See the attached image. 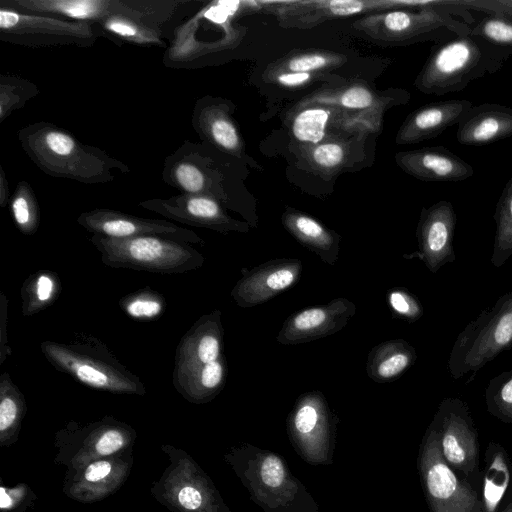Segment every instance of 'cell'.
Listing matches in <instances>:
<instances>
[{
	"label": "cell",
	"instance_id": "1",
	"mask_svg": "<svg viewBox=\"0 0 512 512\" xmlns=\"http://www.w3.org/2000/svg\"><path fill=\"white\" fill-rule=\"evenodd\" d=\"M18 140L31 161L52 177L86 184L110 182L113 171L126 173L127 165L97 147L79 142L65 130L47 122L21 128Z\"/></svg>",
	"mask_w": 512,
	"mask_h": 512
},
{
	"label": "cell",
	"instance_id": "2",
	"mask_svg": "<svg viewBox=\"0 0 512 512\" xmlns=\"http://www.w3.org/2000/svg\"><path fill=\"white\" fill-rule=\"evenodd\" d=\"M263 512H320L317 501L277 453L249 443L223 456Z\"/></svg>",
	"mask_w": 512,
	"mask_h": 512
},
{
	"label": "cell",
	"instance_id": "3",
	"mask_svg": "<svg viewBox=\"0 0 512 512\" xmlns=\"http://www.w3.org/2000/svg\"><path fill=\"white\" fill-rule=\"evenodd\" d=\"M512 57V50L471 32L437 43L417 75L422 93L442 96L465 89L470 82L496 73Z\"/></svg>",
	"mask_w": 512,
	"mask_h": 512
},
{
	"label": "cell",
	"instance_id": "4",
	"mask_svg": "<svg viewBox=\"0 0 512 512\" xmlns=\"http://www.w3.org/2000/svg\"><path fill=\"white\" fill-rule=\"evenodd\" d=\"M475 20L455 0H432L416 10L393 9L367 14L353 23L366 37L390 45L441 43L471 32Z\"/></svg>",
	"mask_w": 512,
	"mask_h": 512
},
{
	"label": "cell",
	"instance_id": "5",
	"mask_svg": "<svg viewBox=\"0 0 512 512\" xmlns=\"http://www.w3.org/2000/svg\"><path fill=\"white\" fill-rule=\"evenodd\" d=\"M188 1L166 0H1L0 6L70 21L99 23L122 17L159 28Z\"/></svg>",
	"mask_w": 512,
	"mask_h": 512
},
{
	"label": "cell",
	"instance_id": "6",
	"mask_svg": "<svg viewBox=\"0 0 512 512\" xmlns=\"http://www.w3.org/2000/svg\"><path fill=\"white\" fill-rule=\"evenodd\" d=\"M512 347V290L500 296L493 307L483 310L459 333L447 369L457 380L476 373L501 352Z\"/></svg>",
	"mask_w": 512,
	"mask_h": 512
},
{
	"label": "cell",
	"instance_id": "7",
	"mask_svg": "<svg viewBox=\"0 0 512 512\" xmlns=\"http://www.w3.org/2000/svg\"><path fill=\"white\" fill-rule=\"evenodd\" d=\"M169 464L150 488L172 512H231L209 475L184 450L161 445Z\"/></svg>",
	"mask_w": 512,
	"mask_h": 512
},
{
	"label": "cell",
	"instance_id": "8",
	"mask_svg": "<svg viewBox=\"0 0 512 512\" xmlns=\"http://www.w3.org/2000/svg\"><path fill=\"white\" fill-rule=\"evenodd\" d=\"M441 454L458 477L480 492L482 467L478 432L466 402L444 398L431 422Z\"/></svg>",
	"mask_w": 512,
	"mask_h": 512
},
{
	"label": "cell",
	"instance_id": "9",
	"mask_svg": "<svg viewBox=\"0 0 512 512\" xmlns=\"http://www.w3.org/2000/svg\"><path fill=\"white\" fill-rule=\"evenodd\" d=\"M103 36L106 34L97 23L70 21L4 7L0 9V39L14 45L87 48Z\"/></svg>",
	"mask_w": 512,
	"mask_h": 512
},
{
	"label": "cell",
	"instance_id": "10",
	"mask_svg": "<svg viewBox=\"0 0 512 512\" xmlns=\"http://www.w3.org/2000/svg\"><path fill=\"white\" fill-rule=\"evenodd\" d=\"M417 468L430 512H480L479 492L444 460L431 423L419 446Z\"/></svg>",
	"mask_w": 512,
	"mask_h": 512
},
{
	"label": "cell",
	"instance_id": "11",
	"mask_svg": "<svg viewBox=\"0 0 512 512\" xmlns=\"http://www.w3.org/2000/svg\"><path fill=\"white\" fill-rule=\"evenodd\" d=\"M136 432L129 425L104 419L84 427L68 425L55 435L54 462L76 471L98 459L133 449Z\"/></svg>",
	"mask_w": 512,
	"mask_h": 512
},
{
	"label": "cell",
	"instance_id": "12",
	"mask_svg": "<svg viewBox=\"0 0 512 512\" xmlns=\"http://www.w3.org/2000/svg\"><path fill=\"white\" fill-rule=\"evenodd\" d=\"M384 111H348L324 104L296 105L290 132L302 150L332 137L375 133L381 128Z\"/></svg>",
	"mask_w": 512,
	"mask_h": 512
},
{
	"label": "cell",
	"instance_id": "13",
	"mask_svg": "<svg viewBox=\"0 0 512 512\" xmlns=\"http://www.w3.org/2000/svg\"><path fill=\"white\" fill-rule=\"evenodd\" d=\"M337 419L323 401L317 398L302 400L287 421L290 443L306 463L331 465L336 443Z\"/></svg>",
	"mask_w": 512,
	"mask_h": 512
},
{
	"label": "cell",
	"instance_id": "14",
	"mask_svg": "<svg viewBox=\"0 0 512 512\" xmlns=\"http://www.w3.org/2000/svg\"><path fill=\"white\" fill-rule=\"evenodd\" d=\"M132 449L93 461L76 471H66L62 490L70 499L93 503L117 492L133 465Z\"/></svg>",
	"mask_w": 512,
	"mask_h": 512
},
{
	"label": "cell",
	"instance_id": "15",
	"mask_svg": "<svg viewBox=\"0 0 512 512\" xmlns=\"http://www.w3.org/2000/svg\"><path fill=\"white\" fill-rule=\"evenodd\" d=\"M274 13L285 27L311 28L324 21L394 8H421L425 1L324 0L274 4Z\"/></svg>",
	"mask_w": 512,
	"mask_h": 512
},
{
	"label": "cell",
	"instance_id": "16",
	"mask_svg": "<svg viewBox=\"0 0 512 512\" xmlns=\"http://www.w3.org/2000/svg\"><path fill=\"white\" fill-rule=\"evenodd\" d=\"M456 213L450 201L440 200L423 208L417 227L419 256L435 273L446 263L455 261L453 238Z\"/></svg>",
	"mask_w": 512,
	"mask_h": 512
},
{
	"label": "cell",
	"instance_id": "17",
	"mask_svg": "<svg viewBox=\"0 0 512 512\" xmlns=\"http://www.w3.org/2000/svg\"><path fill=\"white\" fill-rule=\"evenodd\" d=\"M397 165L410 176L428 182H460L474 175V168L444 146L402 151Z\"/></svg>",
	"mask_w": 512,
	"mask_h": 512
},
{
	"label": "cell",
	"instance_id": "18",
	"mask_svg": "<svg viewBox=\"0 0 512 512\" xmlns=\"http://www.w3.org/2000/svg\"><path fill=\"white\" fill-rule=\"evenodd\" d=\"M473 106L466 99H450L428 103L410 113L400 126L395 142L410 145L432 139L453 125Z\"/></svg>",
	"mask_w": 512,
	"mask_h": 512
},
{
	"label": "cell",
	"instance_id": "19",
	"mask_svg": "<svg viewBox=\"0 0 512 512\" xmlns=\"http://www.w3.org/2000/svg\"><path fill=\"white\" fill-rule=\"evenodd\" d=\"M512 136V108L498 103L473 105L457 125L461 145L483 146Z\"/></svg>",
	"mask_w": 512,
	"mask_h": 512
},
{
	"label": "cell",
	"instance_id": "20",
	"mask_svg": "<svg viewBox=\"0 0 512 512\" xmlns=\"http://www.w3.org/2000/svg\"><path fill=\"white\" fill-rule=\"evenodd\" d=\"M79 222L87 229L113 239H126L146 234L180 235L182 237L189 233L171 223L140 219L105 209L84 213L79 217Z\"/></svg>",
	"mask_w": 512,
	"mask_h": 512
},
{
	"label": "cell",
	"instance_id": "21",
	"mask_svg": "<svg viewBox=\"0 0 512 512\" xmlns=\"http://www.w3.org/2000/svg\"><path fill=\"white\" fill-rule=\"evenodd\" d=\"M511 489L512 459L504 446L490 441L483 457L480 512H499Z\"/></svg>",
	"mask_w": 512,
	"mask_h": 512
},
{
	"label": "cell",
	"instance_id": "22",
	"mask_svg": "<svg viewBox=\"0 0 512 512\" xmlns=\"http://www.w3.org/2000/svg\"><path fill=\"white\" fill-rule=\"evenodd\" d=\"M301 270L299 263H279L252 272L244 278L237 289V299L251 306L268 300L291 286Z\"/></svg>",
	"mask_w": 512,
	"mask_h": 512
},
{
	"label": "cell",
	"instance_id": "23",
	"mask_svg": "<svg viewBox=\"0 0 512 512\" xmlns=\"http://www.w3.org/2000/svg\"><path fill=\"white\" fill-rule=\"evenodd\" d=\"M193 124L213 145L225 153L240 157L244 142L228 112L220 104L203 103L195 107Z\"/></svg>",
	"mask_w": 512,
	"mask_h": 512
},
{
	"label": "cell",
	"instance_id": "24",
	"mask_svg": "<svg viewBox=\"0 0 512 512\" xmlns=\"http://www.w3.org/2000/svg\"><path fill=\"white\" fill-rule=\"evenodd\" d=\"M105 244L120 248L121 260L149 268H168L176 264V257L183 252L178 245L154 236H138L126 239H105Z\"/></svg>",
	"mask_w": 512,
	"mask_h": 512
},
{
	"label": "cell",
	"instance_id": "25",
	"mask_svg": "<svg viewBox=\"0 0 512 512\" xmlns=\"http://www.w3.org/2000/svg\"><path fill=\"white\" fill-rule=\"evenodd\" d=\"M392 101L389 97H381L371 88L362 83H351L338 88L321 89L309 94L297 105L324 104L348 111H366L385 109Z\"/></svg>",
	"mask_w": 512,
	"mask_h": 512
},
{
	"label": "cell",
	"instance_id": "26",
	"mask_svg": "<svg viewBox=\"0 0 512 512\" xmlns=\"http://www.w3.org/2000/svg\"><path fill=\"white\" fill-rule=\"evenodd\" d=\"M149 209L164 212L174 217L213 225L228 221L215 198L204 195L184 194L167 200H150L142 203Z\"/></svg>",
	"mask_w": 512,
	"mask_h": 512
},
{
	"label": "cell",
	"instance_id": "27",
	"mask_svg": "<svg viewBox=\"0 0 512 512\" xmlns=\"http://www.w3.org/2000/svg\"><path fill=\"white\" fill-rule=\"evenodd\" d=\"M339 307L332 305L305 309L294 315L282 330V342L291 343L319 337L338 325Z\"/></svg>",
	"mask_w": 512,
	"mask_h": 512
},
{
	"label": "cell",
	"instance_id": "28",
	"mask_svg": "<svg viewBox=\"0 0 512 512\" xmlns=\"http://www.w3.org/2000/svg\"><path fill=\"white\" fill-rule=\"evenodd\" d=\"M346 61V55L334 51L294 50L270 64L266 71L320 74L336 69Z\"/></svg>",
	"mask_w": 512,
	"mask_h": 512
},
{
	"label": "cell",
	"instance_id": "29",
	"mask_svg": "<svg viewBox=\"0 0 512 512\" xmlns=\"http://www.w3.org/2000/svg\"><path fill=\"white\" fill-rule=\"evenodd\" d=\"M300 152L314 173L326 177L338 174L348 165L351 150L344 138L332 137Z\"/></svg>",
	"mask_w": 512,
	"mask_h": 512
},
{
	"label": "cell",
	"instance_id": "30",
	"mask_svg": "<svg viewBox=\"0 0 512 512\" xmlns=\"http://www.w3.org/2000/svg\"><path fill=\"white\" fill-rule=\"evenodd\" d=\"M493 217L496 230L491 263L500 268L512 255V175L497 201Z\"/></svg>",
	"mask_w": 512,
	"mask_h": 512
},
{
	"label": "cell",
	"instance_id": "31",
	"mask_svg": "<svg viewBox=\"0 0 512 512\" xmlns=\"http://www.w3.org/2000/svg\"><path fill=\"white\" fill-rule=\"evenodd\" d=\"M98 24L104 33L111 34L113 39L143 46H165L159 28L122 17L107 18Z\"/></svg>",
	"mask_w": 512,
	"mask_h": 512
},
{
	"label": "cell",
	"instance_id": "32",
	"mask_svg": "<svg viewBox=\"0 0 512 512\" xmlns=\"http://www.w3.org/2000/svg\"><path fill=\"white\" fill-rule=\"evenodd\" d=\"M38 87L27 79L9 74L0 76V121L13 111L23 107L28 100L39 94Z\"/></svg>",
	"mask_w": 512,
	"mask_h": 512
},
{
	"label": "cell",
	"instance_id": "33",
	"mask_svg": "<svg viewBox=\"0 0 512 512\" xmlns=\"http://www.w3.org/2000/svg\"><path fill=\"white\" fill-rule=\"evenodd\" d=\"M283 223L295 237L305 244L324 249L329 248L333 243L332 234L308 215L288 211L283 215Z\"/></svg>",
	"mask_w": 512,
	"mask_h": 512
},
{
	"label": "cell",
	"instance_id": "34",
	"mask_svg": "<svg viewBox=\"0 0 512 512\" xmlns=\"http://www.w3.org/2000/svg\"><path fill=\"white\" fill-rule=\"evenodd\" d=\"M485 401L492 416L512 424V369L489 381L485 389Z\"/></svg>",
	"mask_w": 512,
	"mask_h": 512
},
{
	"label": "cell",
	"instance_id": "35",
	"mask_svg": "<svg viewBox=\"0 0 512 512\" xmlns=\"http://www.w3.org/2000/svg\"><path fill=\"white\" fill-rule=\"evenodd\" d=\"M23 402L10 392H2L0 401V446L9 447L18 440Z\"/></svg>",
	"mask_w": 512,
	"mask_h": 512
},
{
	"label": "cell",
	"instance_id": "36",
	"mask_svg": "<svg viewBox=\"0 0 512 512\" xmlns=\"http://www.w3.org/2000/svg\"><path fill=\"white\" fill-rule=\"evenodd\" d=\"M416 359L412 346L405 341L388 344L384 358L375 365V373L384 380H390L404 372Z\"/></svg>",
	"mask_w": 512,
	"mask_h": 512
},
{
	"label": "cell",
	"instance_id": "37",
	"mask_svg": "<svg viewBox=\"0 0 512 512\" xmlns=\"http://www.w3.org/2000/svg\"><path fill=\"white\" fill-rule=\"evenodd\" d=\"M471 33L512 50V18L502 14H484L471 26Z\"/></svg>",
	"mask_w": 512,
	"mask_h": 512
},
{
	"label": "cell",
	"instance_id": "38",
	"mask_svg": "<svg viewBox=\"0 0 512 512\" xmlns=\"http://www.w3.org/2000/svg\"><path fill=\"white\" fill-rule=\"evenodd\" d=\"M11 211L15 222L23 230H30L35 225L37 202L28 182L18 183L11 201Z\"/></svg>",
	"mask_w": 512,
	"mask_h": 512
},
{
	"label": "cell",
	"instance_id": "39",
	"mask_svg": "<svg viewBox=\"0 0 512 512\" xmlns=\"http://www.w3.org/2000/svg\"><path fill=\"white\" fill-rule=\"evenodd\" d=\"M35 492L26 483L14 487L0 486V512H25L34 506Z\"/></svg>",
	"mask_w": 512,
	"mask_h": 512
},
{
	"label": "cell",
	"instance_id": "40",
	"mask_svg": "<svg viewBox=\"0 0 512 512\" xmlns=\"http://www.w3.org/2000/svg\"><path fill=\"white\" fill-rule=\"evenodd\" d=\"M70 370L81 382L99 389H113L110 376L97 364L87 361H72Z\"/></svg>",
	"mask_w": 512,
	"mask_h": 512
},
{
	"label": "cell",
	"instance_id": "41",
	"mask_svg": "<svg viewBox=\"0 0 512 512\" xmlns=\"http://www.w3.org/2000/svg\"><path fill=\"white\" fill-rule=\"evenodd\" d=\"M388 301L399 316L409 321H416L423 314V308L417 298L406 290H393L389 293Z\"/></svg>",
	"mask_w": 512,
	"mask_h": 512
},
{
	"label": "cell",
	"instance_id": "42",
	"mask_svg": "<svg viewBox=\"0 0 512 512\" xmlns=\"http://www.w3.org/2000/svg\"><path fill=\"white\" fill-rule=\"evenodd\" d=\"M320 74L295 73L287 71H266L264 78L270 83L277 84L284 88L301 89L317 80Z\"/></svg>",
	"mask_w": 512,
	"mask_h": 512
},
{
	"label": "cell",
	"instance_id": "43",
	"mask_svg": "<svg viewBox=\"0 0 512 512\" xmlns=\"http://www.w3.org/2000/svg\"><path fill=\"white\" fill-rule=\"evenodd\" d=\"M455 2L468 11L502 14L512 18V0H455Z\"/></svg>",
	"mask_w": 512,
	"mask_h": 512
},
{
	"label": "cell",
	"instance_id": "44",
	"mask_svg": "<svg viewBox=\"0 0 512 512\" xmlns=\"http://www.w3.org/2000/svg\"><path fill=\"white\" fill-rule=\"evenodd\" d=\"M159 301L150 298H137L126 306L127 313L134 318H152L161 312Z\"/></svg>",
	"mask_w": 512,
	"mask_h": 512
},
{
	"label": "cell",
	"instance_id": "45",
	"mask_svg": "<svg viewBox=\"0 0 512 512\" xmlns=\"http://www.w3.org/2000/svg\"><path fill=\"white\" fill-rule=\"evenodd\" d=\"M219 341L212 335H205L198 344L199 360L205 365L217 361L219 357Z\"/></svg>",
	"mask_w": 512,
	"mask_h": 512
},
{
	"label": "cell",
	"instance_id": "46",
	"mask_svg": "<svg viewBox=\"0 0 512 512\" xmlns=\"http://www.w3.org/2000/svg\"><path fill=\"white\" fill-rule=\"evenodd\" d=\"M222 376L223 368L221 363L214 361L204 365L201 371L200 381L204 388L214 389L220 384Z\"/></svg>",
	"mask_w": 512,
	"mask_h": 512
},
{
	"label": "cell",
	"instance_id": "47",
	"mask_svg": "<svg viewBox=\"0 0 512 512\" xmlns=\"http://www.w3.org/2000/svg\"><path fill=\"white\" fill-rule=\"evenodd\" d=\"M53 292V282L46 276L42 275L38 278L36 293L40 301H47L50 299Z\"/></svg>",
	"mask_w": 512,
	"mask_h": 512
},
{
	"label": "cell",
	"instance_id": "48",
	"mask_svg": "<svg viewBox=\"0 0 512 512\" xmlns=\"http://www.w3.org/2000/svg\"><path fill=\"white\" fill-rule=\"evenodd\" d=\"M9 187L8 181L2 167H0V203L4 207L8 201Z\"/></svg>",
	"mask_w": 512,
	"mask_h": 512
},
{
	"label": "cell",
	"instance_id": "49",
	"mask_svg": "<svg viewBox=\"0 0 512 512\" xmlns=\"http://www.w3.org/2000/svg\"><path fill=\"white\" fill-rule=\"evenodd\" d=\"M499 512H512V489L508 492Z\"/></svg>",
	"mask_w": 512,
	"mask_h": 512
}]
</instances>
